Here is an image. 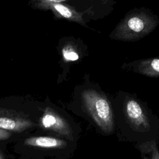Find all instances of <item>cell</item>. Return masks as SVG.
<instances>
[{"label":"cell","mask_w":159,"mask_h":159,"mask_svg":"<svg viewBox=\"0 0 159 159\" xmlns=\"http://www.w3.org/2000/svg\"><path fill=\"white\" fill-rule=\"evenodd\" d=\"M131 70L148 77L159 76V57L135 61L128 64Z\"/></svg>","instance_id":"5"},{"label":"cell","mask_w":159,"mask_h":159,"mask_svg":"<svg viewBox=\"0 0 159 159\" xmlns=\"http://www.w3.org/2000/svg\"><path fill=\"white\" fill-rule=\"evenodd\" d=\"M151 159H159V151L155 142H151L148 145Z\"/></svg>","instance_id":"10"},{"label":"cell","mask_w":159,"mask_h":159,"mask_svg":"<svg viewBox=\"0 0 159 159\" xmlns=\"http://www.w3.org/2000/svg\"><path fill=\"white\" fill-rule=\"evenodd\" d=\"M31 125L32 123L29 121L7 116H0V129L3 130L22 132Z\"/></svg>","instance_id":"8"},{"label":"cell","mask_w":159,"mask_h":159,"mask_svg":"<svg viewBox=\"0 0 159 159\" xmlns=\"http://www.w3.org/2000/svg\"><path fill=\"white\" fill-rule=\"evenodd\" d=\"M0 159H3V158H2V157L0 155Z\"/></svg>","instance_id":"12"},{"label":"cell","mask_w":159,"mask_h":159,"mask_svg":"<svg viewBox=\"0 0 159 159\" xmlns=\"http://www.w3.org/2000/svg\"><path fill=\"white\" fill-rule=\"evenodd\" d=\"M11 133L6 130H3L0 129V140H6L10 137Z\"/></svg>","instance_id":"11"},{"label":"cell","mask_w":159,"mask_h":159,"mask_svg":"<svg viewBox=\"0 0 159 159\" xmlns=\"http://www.w3.org/2000/svg\"><path fill=\"white\" fill-rule=\"evenodd\" d=\"M158 24L157 18L148 12L143 11L133 12L121 20L110 37L125 42L138 40L152 32Z\"/></svg>","instance_id":"1"},{"label":"cell","mask_w":159,"mask_h":159,"mask_svg":"<svg viewBox=\"0 0 159 159\" xmlns=\"http://www.w3.org/2000/svg\"><path fill=\"white\" fill-rule=\"evenodd\" d=\"M53 9L61 17L79 23L80 25L86 26V24L82 17V14L75 11L72 7L60 3L61 1H50Z\"/></svg>","instance_id":"7"},{"label":"cell","mask_w":159,"mask_h":159,"mask_svg":"<svg viewBox=\"0 0 159 159\" xmlns=\"http://www.w3.org/2000/svg\"><path fill=\"white\" fill-rule=\"evenodd\" d=\"M62 54L64 59L66 61H74L79 59V54L77 50L71 45H68L63 48Z\"/></svg>","instance_id":"9"},{"label":"cell","mask_w":159,"mask_h":159,"mask_svg":"<svg viewBox=\"0 0 159 159\" xmlns=\"http://www.w3.org/2000/svg\"><path fill=\"white\" fill-rule=\"evenodd\" d=\"M24 144L45 148H60L66 146V142L61 139L52 137H33L27 139Z\"/></svg>","instance_id":"6"},{"label":"cell","mask_w":159,"mask_h":159,"mask_svg":"<svg viewBox=\"0 0 159 159\" xmlns=\"http://www.w3.org/2000/svg\"><path fill=\"white\" fill-rule=\"evenodd\" d=\"M43 128L53 130L70 139H73L72 130L65 119L53 111H48L41 119Z\"/></svg>","instance_id":"4"},{"label":"cell","mask_w":159,"mask_h":159,"mask_svg":"<svg viewBox=\"0 0 159 159\" xmlns=\"http://www.w3.org/2000/svg\"><path fill=\"white\" fill-rule=\"evenodd\" d=\"M124 112L129 124L137 130L146 131L150 129L148 119L140 104L134 99H129L124 105Z\"/></svg>","instance_id":"3"},{"label":"cell","mask_w":159,"mask_h":159,"mask_svg":"<svg viewBox=\"0 0 159 159\" xmlns=\"http://www.w3.org/2000/svg\"><path fill=\"white\" fill-rule=\"evenodd\" d=\"M81 96L85 109L96 124L104 132H112L114 129L113 112L107 99L93 89L84 91Z\"/></svg>","instance_id":"2"}]
</instances>
